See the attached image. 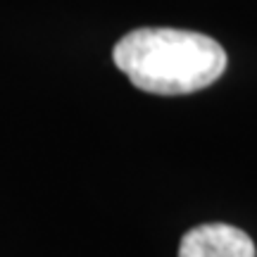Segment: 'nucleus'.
I'll return each instance as SVG.
<instances>
[{"label": "nucleus", "instance_id": "obj_2", "mask_svg": "<svg viewBox=\"0 0 257 257\" xmlns=\"http://www.w3.org/2000/svg\"><path fill=\"white\" fill-rule=\"evenodd\" d=\"M179 257H257L245 231L229 224H202L181 238Z\"/></svg>", "mask_w": 257, "mask_h": 257}, {"label": "nucleus", "instance_id": "obj_1", "mask_svg": "<svg viewBox=\"0 0 257 257\" xmlns=\"http://www.w3.org/2000/svg\"><path fill=\"white\" fill-rule=\"evenodd\" d=\"M114 64L136 88L155 95H186L219 79L226 53L214 38L184 29H136L114 46Z\"/></svg>", "mask_w": 257, "mask_h": 257}]
</instances>
